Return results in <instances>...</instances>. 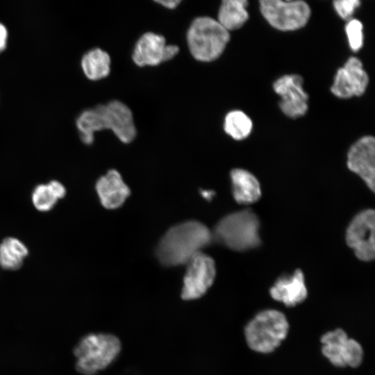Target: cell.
I'll list each match as a JSON object with an SVG mask.
<instances>
[{"instance_id": "obj_1", "label": "cell", "mask_w": 375, "mask_h": 375, "mask_svg": "<svg viewBox=\"0 0 375 375\" xmlns=\"http://www.w3.org/2000/svg\"><path fill=\"white\" fill-rule=\"evenodd\" d=\"M212 239V233L203 224L193 220L184 222L165 233L158 245L156 256L167 267L187 264Z\"/></svg>"}, {"instance_id": "obj_2", "label": "cell", "mask_w": 375, "mask_h": 375, "mask_svg": "<svg viewBox=\"0 0 375 375\" xmlns=\"http://www.w3.org/2000/svg\"><path fill=\"white\" fill-rule=\"evenodd\" d=\"M286 316L276 309H265L256 313L246 324L244 334L247 346L260 353L275 351L289 331Z\"/></svg>"}, {"instance_id": "obj_3", "label": "cell", "mask_w": 375, "mask_h": 375, "mask_svg": "<svg viewBox=\"0 0 375 375\" xmlns=\"http://www.w3.org/2000/svg\"><path fill=\"white\" fill-rule=\"evenodd\" d=\"M121 342L108 333H90L76 345V369L83 375H95L108 367L118 356Z\"/></svg>"}, {"instance_id": "obj_4", "label": "cell", "mask_w": 375, "mask_h": 375, "mask_svg": "<svg viewBox=\"0 0 375 375\" xmlns=\"http://www.w3.org/2000/svg\"><path fill=\"white\" fill-rule=\"evenodd\" d=\"M260 221L251 210L231 213L216 225L212 237L229 249L243 251L260 244Z\"/></svg>"}, {"instance_id": "obj_5", "label": "cell", "mask_w": 375, "mask_h": 375, "mask_svg": "<svg viewBox=\"0 0 375 375\" xmlns=\"http://www.w3.org/2000/svg\"><path fill=\"white\" fill-rule=\"evenodd\" d=\"M229 39V32L210 17L194 19L187 33L189 50L196 60L201 62H210L219 58Z\"/></svg>"}, {"instance_id": "obj_6", "label": "cell", "mask_w": 375, "mask_h": 375, "mask_svg": "<svg viewBox=\"0 0 375 375\" xmlns=\"http://www.w3.org/2000/svg\"><path fill=\"white\" fill-rule=\"evenodd\" d=\"M260 9L271 26L283 31L303 27L310 16L309 6L303 1L262 0Z\"/></svg>"}, {"instance_id": "obj_7", "label": "cell", "mask_w": 375, "mask_h": 375, "mask_svg": "<svg viewBox=\"0 0 375 375\" xmlns=\"http://www.w3.org/2000/svg\"><path fill=\"white\" fill-rule=\"evenodd\" d=\"M320 342L322 354L335 367L355 368L362 362L364 351L361 344L340 328L323 334Z\"/></svg>"}, {"instance_id": "obj_8", "label": "cell", "mask_w": 375, "mask_h": 375, "mask_svg": "<svg viewBox=\"0 0 375 375\" xmlns=\"http://www.w3.org/2000/svg\"><path fill=\"white\" fill-rule=\"evenodd\" d=\"M374 210L366 209L355 215L347 228V244L360 260L371 261L374 258Z\"/></svg>"}, {"instance_id": "obj_9", "label": "cell", "mask_w": 375, "mask_h": 375, "mask_svg": "<svg viewBox=\"0 0 375 375\" xmlns=\"http://www.w3.org/2000/svg\"><path fill=\"white\" fill-rule=\"evenodd\" d=\"M186 265L181 297L184 300L197 299L205 294L214 282L216 274L215 261L201 251L193 256Z\"/></svg>"}, {"instance_id": "obj_10", "label": "cell", "mask_w": 375, "mask_h": 375, "mask_svg": "<svg viewBox=\"0 0 375 375\" xmlns=\"http://www.w3.org/2000/svg\"><path fill=\"white\" fill-rule=\"evenodd\" d=\"M303 78L297 74L285 75L277 79L273 88L281 99L282 112L291 118H297L308 110V94L303 88Z\"/></svg>"}, {"instance_id": "obj_11", "label": "cell", "mask_w": 375, "mask_h": 375, "mask_svg": "<svg viewBox=\"0 0 375 375\" xmlns=\"http://www.w3.org/2000/svg\"><path fill=\"white\" fill-rule=\"evenodd\" d=\"M176 54V47L173 44H167L162 35L147 32L138 40L132 59L140 67L156 66L170 60Z\"/></svg>"}, {"instance_id": "obj_12", "label": "cell", "mask_w": 375, "mask_h": 375, "mask_svg": "<svg viewBox=\"0 0 375 375\" xmlns=\"http://www.w3.org/2000/svg\"><path fill=\"white\" fill-rule=\"evenodd\" d=\"M368 83V75L361 61L356 57H350L338 70L331 90L340 98L358 97L365 92Z\"/></svg>"}, {"instance_id": "obj_13", "label": "cell", "mask_w": 375, "mask_h": 375, "mask_svg": "<svg viewBox=\"0 0 375 375\" xmlns=\"http://www.w3.org/2000/svg\"><path fill=\"white\" fill-rule=\"evenodd\" d=\"M96 107L101 115L104 130H111L124 143H129L134 140L136 129L132 112L126 105L115 100Z\"/></svg>"}, {"instance_id": "obj_14", "label": "cell", "mask_w": 375, "mask_h": 375, "mask_svg": "<svg viewBox=\"0 0 375 375\" xmlns=\"http://www.w3.org/2000/svg\"><path fill=\"white\" fill-rule=\"evenodd\" d=\"M347 167L372 190L375 189V140L367 135L357 140L347 154Z\"/></svg>"}, {"instance_id": "obj_15", "label": "cell", "mask_w": 375, "mask_h": 375, "mask_svg": "<svg viewBox=\"0 0 375 375\" xmlns=\"http://www.w3.org/2000/svg\"><path fill=\"white\" fill-rule=\"evenodd\" d=\"M269 294L288 307L303 303L308 297V290L302 271L296 269L292 274L279 277L270 288Z\"/></svg>"}, {"instance_id": "obj_16", "label": "cell", "mask_w": 375, "mask_h": 375, "mask_svg": "<svg viewBox=\"0 0 375 375\" xmlns=\"http://www.w3.org/2000/svg\"><path fill=\"white\" fill-rule=\"evenodd\" d=\"M95 188L101 205L108 209L120 207L130 195L128 187L115 169L100 177Z\"/></svg>"}, {"instance_id": "obj_17", "label": "cell", "mask_w": 375, "mask_h": 375, "mask_svg": "<svg viewBox=\"0 0 375 375\" xmlns=\"http://www.w3.org/2000/svg\"><path fill=\"white\" fill-rule=\"evenodd\" d=\"M232 192L235 200L240 204H251L261 196V188L258 179L243 169H234L231 172Z\"/></svg>"}, {"instance_id": "obj_18", "label": "cell", "mask_w": 375, "mask_h": 375, "mask_svg": "<svg viewBox=\"0 0 375 375\" xmlns=\"http://www.w3.org/2000/svg\"><path fill=\"white\" fill-rule=\"evenodd\" d=\"M67 194L65 185L57 180L36 185L31 192V202L40 212L51 211Z\"/></svg>"}, {"instance_id": "obj_19", "label": "cell", "mask_w": 375, "mask_h": 375, "mask_svg": "<svg viewBox=\"0 0 375 375\" xmlns=\"http://www.w3.org/2000/svg\"><path fill=\"white\" fill-rule=\"evenodd\" d=\"M28 254V248L22 240L15 237L5 238L0 242V267L4 270H17Z\"/></svg>"}, {"instance_id": "obj_20", "label": "cell", "mask_w": 375, "mask_h": 375, "mask_svg": "<svg viewBox=\"0 0 375 375\" xmlns=\"http://www.w3.org/2000/svg\"><path fill=\"white\" fill-rule=\"evenodd\" d=\"M245 0H224L219 7L217 22L226 30L234 31L242 27L249 18Z\"/></svg>"}, {"instance_id": "obj_21", "label": "cell", "mask_w": 375, "mask_h": 375, "mask_svg": "<svg viewBox=\"0 0 375 375\" xmlns=\"http://www.w3.org/2000/svg\"><path fill=\"white\" fill-rule=\"evenodd\" d=\"M81 64L84 74L92 81L106 77L110 71V56L99 48L92 49L85 53Z\"/></svg>"}, {"instance_id": "obj_22", "label": "cell", "mask_w": 375, "mask_h": 375, "mask_svg": "<svg viewBox=\"0 0 375 375\" xmlns=\"http://www.w3.org/2000/svg\"><path fill=\"white\" fill-rule=\"evenodd\" d=\"M76 125L80 138L85 144H92L94 133L103 130L101 117L97 107L81 112L76 120Z\"/></svg>"}, {"instance_id": "obj_23", "label": "cell", "mask_w": 375, "mask_h": 375, "mask_svg": "<svg viewBox=\"0 0 375 375\" xmlns=\"http://www.w3.org/2000/svg\"><path fill=\"white\" fill-rule=\"evenodd\" d=\"M224 129L233 139L243 140L251 133L252 122L242 111L233 110L225 117Z\"/></svg>"}, {"instance_id": "obj_24", "label": "cell", "mask_w": 375, "mask_h": 375, "mask_svg": "<svg viewBox=\"0 0 375 375\" xmlns=\"http://www.w3.org/2000/svg\"><path fill=\"white\" fill-rule=\"evenodd\" d=\"M345 31L351 50L359 51L363 44L362 23L358 19H350L345 26Z\"/></svg>"}, {"instance_id": "obj_25", "label": "cell", "mask_w": 375, "mask_h": 375, "mask_svg": "<svg viewBox=\"0 0 375 375\" xmlns=\"http://www.w3.org/2000/svg\"><path fill=\"white\" fill-rule=\"evenodd\" d=\"M334 8L341 18L350 20L355 10L360 6L358 0H338L333 2Z\"/></svg>"}, {"instance_id": "obj_26", "label": "cell", "mask_w": 375, "mask_h": 375, "mask_svg": "<svg viewBox=\"0 0 375 375\" xmlns=\"http://www.w3.org/2000/svg\"><path fill=\"white\" fill-rule=\"evenodd\" d=\"M8 31L6 27L0 22V53L3 51L7 45Z\"/></svg>"}, {"instance_id": "obj_27", "label": "cell", "mask_w": 375, "mask_h": 375, "mask_svg": "<svg viewBox=\"0 0 375 375\" xmlns=\"http://www.w3.org/2000/svg\"><path fill=\"white\" fill-rule=\"evenodd\" d=\"M156 2L168 9H174L181 3V1L178 0L157 1Z\"/></svg>"}, {"instance_id": "obj_28", "label": "cell", "mask_w": 375, "mask_h": 375, "mask_svg": "<svg viewBox=\"0 0 375 375\" xmlns=\"http://www.w3.org/2000/svg\"><path fill=\"white\" fill-rule=\"evenodd\" d=\"M201 194L205 199H210L214 195V192L210 190H203Z\"/></svg>"}]
</instances>
